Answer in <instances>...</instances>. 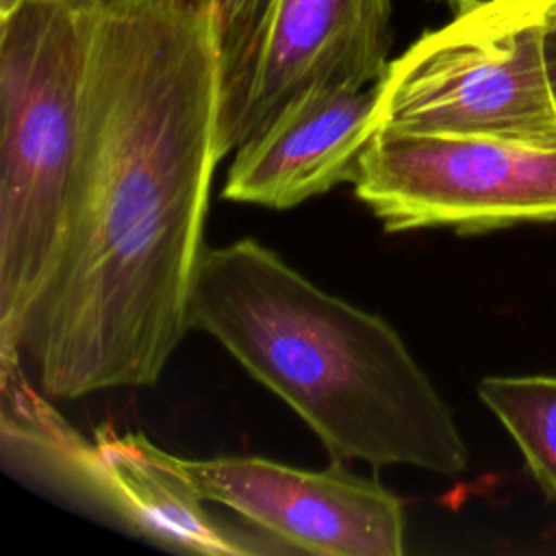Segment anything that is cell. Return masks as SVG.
Instances as JSON below:
<instances>
[{"mask_svg":"<svg viewBox=\"0 0 556 556\" xmlns=\"http://www.w3.org/2000/svg\"><path fill=\"white\" fill-rule=\"evenodd\" d=\"M556 0H497L426 30L380 78L378 130L556 148L545 41Z\"/></svg>","mask_w":556,"mask_h":556,"instance_id":"277c9868","label":"cell"},{"mask_svg":"<svg viewBox=\"0 0 556 556\" xmlns=\"http://www.w3.org/2000/svg\"><path fill=\"white\" fill-rule=\"evenodd\" d=\"M211 20L219 52H222V67L232 59V54L239 50L250 20L254 15L256 0H193Z\"/></svg>","mask_w":556,"mask_h":556,"instance_id":"8fae6325","label":"cell"},{"mask_svg":"<svg viewBox=\"0 0 556 556\" xmlns=\"http://www.w3.org/2000/svg\"><path fill=\"white\" fill-rule=\"evenodd\" d=\"M389 24L391 0H256L222 67V156L311 89L376 85L391 61Z\"/></svg>","mask_w":556,"mask_h":556,"instance_id":"ba28073f","label":"cell"},{"mask_svg":"<svg viewBox=\"0 0 556 556\" xmlns=\"http://www.w3.org/2000/svg\"><path fill=\"white\" fill-rule=\"evenodd\" d=\"M352 187L387 232L554 222L556 148L380 128L358 159Z\"/></svg>","mask_w":556,"mask_h":556,"instance_id":"8992f818","label":"cell"},{"mask_svg":"<svg viewBox=\"0 0 556 556\" xmlns=\"http://www.w3.org/2000/svg\"><path fill=\"white\" fill-rule=\"evenodd\" d=\"M482 404L508 430L532 476L556 500V376H486Z\"/></svg>","mask_w":556,"mask_h":556,"instance_id":"30bf717a","label":"cell"},{"mask_svg":"<svg viewBox=\"0 0 556 556\" xmlns=\"http://www.w3.org/2000/svg\"><path fill=\"white\" fill-rule=\"evenodd\" d=\"M545 54H547V67H549L552 87H554V93H556V22L552 24V28H549V33H547Z\"/></svg>","mask_w":556,"mask_h":556,"instance_id":"7c38bea8","label":"cell"},{"mask_svg":"<svg viewBox=\"0 0 556 556\" xmlns=\"http://www.w3.org/2000/svg\"><path fill=\"white\" fill-rule=\"evenodd\" d=\"M378 102L380 80L302 93L232 152L222 198L287 211L352 182L378 130Z\"/></svg>","mask_w":556,"mask_h":556,"instance_id":"9c48e42d","label":"cell"},{"mask_svg":"<svg viewBox=\"0 0 556 556\" xmlns=\"http://www.w3.org/2000/svg\"><path fill=\"white\" fill-rule=\"evenodd\" d=\"M124 441L146 460L178 478L204 502L222 504L289 549L326 556H402L404 506L376 478L341 460L300 469L261 456L185 458L141 432Z\"/></svg>","mask_w":556,"mask_h":556,"instance_id":"52a82bcc","label":"cell"},{"mask_svg":"<svg viewBox=\"0 0 556 556\" xmlns=\"http://www.w3.org/2000/svg\"><path fill=\"white\" fill-rule=\"evenodd\" d=\"M85 0L0 13V354L22 356L54 269L78 150Z\"/></svg>","mask_w":556,"mask_h":556,"instance_id":"3957f363","label":"cell"},{"mask_svg":"<svg viewBox=\"0 0 556 556\" xmlns=\"http://www.w3.org/2000/svg\"><path fill=\"white\" fill-rule=\"evenodd\" d=\"M15 2H20V0H0V13L7 11V9H11Z\"/></svg>","mask_w":556,"mask_h":556,"instance_id":"5bb4252c","label":"cell"},{"mask_svg":"<svg viewBox=\"0 0 556 556\" xmlns=\"http://www.w3.org/2000/svg\"><path fill=\"white\" fill-rule=\"evenodd\" d=\"M452 11L454 15H465V13H471V11H478L482 7H489L497 0H443Z\"/></svg>","mask_w":556,"mask_h":556,"instance_id":"4fadbf2b","label":"cell"},{"mask_svg":"<svg viewBox=\"0 0 556 556\" xmlns=\"http://www.w3.org/2000/svg\"><path fill=\"white\" fill-rule=\"evenodd\" d=\"M189 326L278 395L332 460L458 476L469 465L452 408L400 332L252 237L204 248Z\"/></svg>","mask_w":556,"mask_h":556,"instance_id":"7a4b0ae2","label":"cell"},{"mask_svg":"<svg viewBox=\"0 0 556 556\" xmlns=\"http://www.w3.org/2000/svg\"><path fill=\"white\" fill-rule=\"evenodd\" d=\"M219 109V41L193 0H85L65 228L22 341L48 397L152 387L191 330Z\"/></svg>","mask_w":556,"mask_h":556,"instance_id":"6da1fadb","label":"cell"},{"mask_svg":"<svg viewBox=\"0 0 556 556\" xmlns=\"http://www.w3.org/2000/svg\"><path fill=\"white\" fill-rule=\"evenodd\" d=\"M2 452L17 467L67 495L102 508L132 532L172 549L206 556L274 552L269 536L215 517L178 478L139 456L119 432L100 428L93 441L74 430L35 389L22 358L0 356Z\"/></svg>","mask_w":556,"mask_h":556,"instance_id":"5b68a950","label":"cell"}]
</instances>
